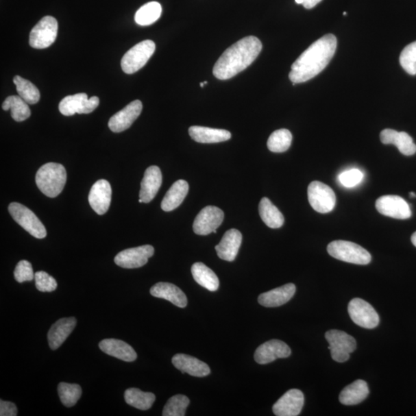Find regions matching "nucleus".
Listing matches in <instances>:
<instances>
[{"label": "nucleus", "instance_id": "1", "mask_svg": "<svg viewBox=\"0 0 416 416\" xmlns=\"http://www.w3.org/2000/svg\"><path fill=\"white\" fill-rule=\"evenodd\" d=\"M337 48V39L332 34L315 41L291 66V82L293 85L305 83L318 75L330 63Z\"/></svg>", "mask_w": 416, "mask_h": 416}, {"label": "nucleus", "instance_id": "2", "mask_svg": "<svg viewBox=\"0 0 416 416\" xmlns=\"http://www.w3.org/2000/svg\"><path fill=\"white\" fill-rule=\"evenodd\" d=\"M262 49V42L256 36H247L235 42L216 62L213 69L215 77L221 80L234 77L249 66Z\"/></svg>", "mask_w": 416, "mask_h": 416}, {"label": "nucleus", "instance_id": "3", "mask_svg": "<svg viewBox=\"0 0 416 416\" xmlns=\"http://www.w3.org/2000/svg\"><path fill=\"white\" fill-rule=\"evenodd\" d=\"M66 182L65 167L57 163L42 165L36 175L37 187L49 197H58L64 190Z\"/></svg>", "mask_w": 416, "mask_h": 416}, {"label": "nucleus", "instance_id": "4", "mask_svg": "<svg viewBox=\"0 0 416 416\" xmlns=\"http://www.w3.org/2000/svg\"><path fill=\"white\" fill-rule=\"evenodd\" d=\"M327 250L332 258L347 263L366 265L371 260L367 250L351 241H334L328 245Z\"/></svg>", "mask_w": 416, "mask_h": 416}, {"label": "nucleus", "instance_id": "5", "mask_svg": "<svg viewBox=\"0 0 416 416\" xmlns=\"http://www.w3.org/2000/svg\"><path fill=\"white\" fill-rule=\"evenodd\" d=\"M155 49H156V45L154 42L147 40L129 49L121 60L123 71L127 74L139 71L151 59Z\"/></svg>", "mask_w": 416, "mask_h": 416}, {"label": "nucleus", "instance_id": "6", "mask_svg": "<svg viewBox=\"0 0 416 416\" xmlns=\"http://www.w3.org/2000/svg\"><path fill=\"white\" fill-rule=\"evenodd\" d=\"M9 212L18 225L26 230L34 238L38 239L46 238L47 230L32 210L20 203L12 202L10 204Z\"/></svg>", "mask_w": 416, "mask_h": 416}, {"label": "nucleus", "instance_id": "7", "mask_svg": "<svg viewBox=\"0 0 416 416\" xmlns=\"http://www.w3.org/2000/svg\"><path fill=\"white\" fill-rule=\"evenodd\" d=\"M326 339L329 344L328 350L334 361L343 363L350 358V354L355 352L357 343L355 339L345 332L330 330L326 333Z\"/></svg>", "mask_w": 416, "mask_h": 416}, {"label": "nucleus", "instance_id": "8", "mask_svg": "<svg viewBox=\"0 0 416 416\" xmlns=\"http://www.w3.org/2000/svg\"><path fill=\"white\" fill-rule=\"evenodd\" d=\"M58 23L53 16L43 17L31 30L29 45L34 49L51 47L57 39Z\"/></svg>", "mask_w": 416, "mask_h": 416}, {"label": "nucleus", "instance_id": "9", "mask_svg": "<svg viewBox=\"0 0 416 416\" xmlns=\"http://www.w3.org/2000/svg\"><path fill=\"white\" fill-rule=\"evenodd\" d=\"M308 201L317 212H331L337 203V196L333 190L326 184L313 182L308 188Z\"/></svg>", "mask_w": 416, "mask_h": 416}, {"label": "nucleus", "instance_id": "10", "mask_svg": "<svg viewBox=\"0 0 416 416\" xmlns=\"http://www.w3.org/2000/svg\"><path fill=\"white\" fill-rule=\"evenodd\" d=\"M100 103V99L80 93L75 95L67 96L61 101L59 105L60 113L64 116H73L76 114H90L96 110Z\"/></svg>", "mask_w": 416, "mask_h": 416}, {"label": "nucleus", "instance_id": "11", "mask_svg": "<svg viewBox=\"0 0 416 416\" xmlns=\"http://www.w3.org/2000/svg\"><path fill=\"white\" fill-rule=\"evenodd\" d=\"M352 320L360 327L375 328L380 324V316L369 303L361 299H354L347 307Z\"/></svg>", "mask_w": 416, "mask_h": 416}, {"label": "nucleus", "instance_id": "12", "mask_svg": "<svg viewBox=\"0 0 416 416\" xmlns=\"http://www.w3.org/2000/svg\"><path fill=\"white\" fill-rule=\"evenodd\" d=\"M378 212L393 219L406 220L412 217L409 204L402 197L397 195L382 196L376 202Z\"/></svg>", "mask_w": 416, "mask_h": 416}, {"label": "nucleus", "instance_id": "13", "mask_svg": "<svg viewBox=\"0 0 416 416\" xmlns=\"http://www.w3.org/2000/svg\"><path fill=\"white\" fill-rule=\"evenodd\" d=\"M154 254V248L151 245L129 248L118 253L114 258V262L123 269H138L145 265Z\"/></svg>", "mask_w": 416, "mask_h": 416}, {"label": "nucleus", "instance_id": "14", "mask_svg": "<svg viewBox=\"0 0 416 416\" xmlns=\"http://www.w3.org/2000/svg\"><path fill=\"white\" fill-rule=\"evenodd\" d=\"M225 214L223 210L214 206L203 208L196 217L193 229L196 234L208 235L217 231L221 225Z\"/></svg>", "mask_w": 416, "mask_h": 416}, {"label": "nucleus", "instance_id": "15", "mask_svg": "<svg viewBox=\"0 0 416 416\" xmlns=\"http://www.w3.org/2000/svg\"><path fill=\"white\" fill-rule=\"evenodd\" d=\"M291 354V350L286 343L273 339L258 347L254 353V360L260 365H265L274 362L278 358H288Z\"/></svg>", "mask_w": 416, "mask_h": 416}, {"label": "nucleus", "instance_id": "16", "mask_svg": "<svg viewBox=\"0 0 416 416\" xmlns=\"http://www.w3.org/2000/svg\"><path fill=\"white\" fill-rule=\"evenodd\" d=\"M305 397L299 389H291L273 406V413L277 416L299 415L304 406Z\"/></svg>", "mask_w": 416, "mask_h": 416}, {"label": "nucleus", "instance_id": "17", "mask_svg": "<svg viewBox=\"0 0 416 416\" xmlns=\"http://www.w3.org/2000/svg\"><path fill=\"white\" fill-rule=\"evenodd\" d=\"M142 108V103L138 100L130 103L110 118L108 123L110 129L114 133H121L127 130L138 119Z\"/></svg>", "mask_w": 416, "mask_h": 416}, {"label": "nucleus", "instance_id": "18", "mask_svg": "<svg viewBox=\"0 0 416 416\" xmlns=\"http://www.w3.org/2000/svg\"><path fill=\"white\" fill-rule=\"evenodd\" d=\"M112 197L110 183L106 180H99L92 186L88 200L90 206L99 215L107 213L109 210Z\"/></svg>", "mask_w": 416, "mask_h": 416}, {"label": "nucleus", "instance_id": "19", "mask_svg": "<svg viewBox=\"0 0 416 416\" xmlns=\"http://www.w3.org/2000/svg\"><path fill=\"white\" fill-rule=\"evenodd\" d=\"M162 184V173L157 166L149 167L140 184V203L151 202Z\"/></svg>", "mask_w": 416, "mask_h": 416}, {"label": "nucleus", "instance_id": "20", "mask_svg": "<svg viewBox=\"0 0 416 416\" xmlns=\"http://www.w3.org/2000/svg\"><path fill=\"white\" fill-rule=\"evenodd\" d=\"M241 242L242 234L238 230H229L215 247L217 256L227 262H233L238 256Z\"/></svg>", "mask_w": 416, "mask_h": 416}, {"label": "nucleus", "instance_id": "21", "mask_svg": "<svg viewBox=\"0 0 416 416\" xmlns=\"http://www.w3.org/2000/svg\"><path fill=\"white\" fill-rule=\"evenodd\" d=\"M77 326L75 318L61 319L54 323L47 334L48 343L52 350H57L64 343Z\"/></svg>", "mask_w": 416, "mask_h": 416}, {"label": "nucleus", "instance_id": "22", "mask_svg": "<svg viewBox=\"0 0 416 416\" xmlns=\"http://www.w3.org/2000/svg\"><path fill=\"white\" fill-rule=\"evenodd\" d=\"M296 287L293 283L283 285L282 287L271 290L268 293L260 295L258 302L266 308H275L284 305L295 294Z\"/></svg>", "mask_w": 416, "mask_h": 416}, {"label": "nucleus", "instance_id": "23", "mask_svg": "<svg viewBox=\"0 0 416 416\" xmlns=\"http://www.w3.org/2000/svg\"><path fill=\"white\" fill-rule=\"evenodd\" d=\"M172 363L182 374H188L191 376L204 377L210 374V369L206 363L184 354H177L172 358Z\"/></svg>", "mask_w": 416, "mask_h": 416}, {"label": "nucleus", "instance_id": "24", "mask_svg": "<svg viewBox=\"0 0 416 416\" xmlns=\"http://www.w3.org/2000/svg\"><path fill=\"white\" fill-rule=\"evenodd\" d=\"M99 347L102 352L122 361L132 363L138 355L132 346L119 339H107L101 341Z\"/></svg>", "mask_w": 416, "mask_h": 416}, {"label": "nucleus", "instance_id": "25", "mask_svg": "<svg viewBox=\"0 0 416 416\" xmlns=\"http://www.w3.org/2000/svg\"><path fill=\"white\" fill-rule=\"evenodd\" d=\"M384 145H394L406 156H412L416 153V145L411 136L406 132H398L392 129H384L380 134Z\"/></svg>", "mask_w": 416, "mask_h": 416}, {"label": "nucleus", "instance_id": "26", "mask_svg": "<svg viewBox=\"0 0 416 416\" xmlns=\"http://www.w3.org/2000/svg\"><path fill=\"white\" fill-rule=\"evenodd\" d=\"M150 293L152 296L169 301L179 308H183L188 305L187 296L183 291L171 283H157L151 289Z\"/></svg>", "mask_w": 416, "mask_h": 416}, {"label": "nucleus", "instance_id": "27", "mask_svg": "<svg viewBox=\"0 0 416 416\" xmlns=\"http://www.w3.org/2000/svg\"><path fill=\"white\" fill-rule=\"evenodd\" d=\"M188 132L192 139L201 144H215L227 141L232 138V134L228 130L222 129L192 126Z\"/></svg>", "mask_w": 416, "mask_h": 416}, {"label": "nucleus", "instance_id": "28", "mask_svg": "<svg viewBox=\"0 0 416 416\" xmlns=\"http://www.w3.org/2000/svg\"><path fill=\"white\" fill-rule=\"evenodd\" d=\"M369 395L368 384L363 380H356L341 391L339 401L345 406L359 404Z\"/></svg>", "mask_w": 416, "mask_h": 416}, {"label": "nucleus", "instance_id": "29", "mask_svg": "<svg viewBox=\"0 0 416 416\" xmlns=\"http://www.w3.org/2000/svg\"><path fill=\"white\" fill-rule=\"evenodd\" d=\"M189 191V184L184 180H179L175 184H173L169 191L167 192L162 202H161V208L163 210H173L178 208L188 195Z\"/></svg>", "mask_w": 416, "mask_h": 416}, {"label": "nucleus", "instance_id": "30", "mask_svg": "<svg viewBox=\"0 0 416 416\" xmlns=\"http://www.w3.org/2000/svg\"><path fill=\"white\" fill-rule=\"evenodd\" d=\"M192 276L197 284L210 291H215L219 288V279L208 266L197 262L191 267Z\"/></svg>", "mask_w": 416, "mask_h": 416}, {"label": "nucleus", "instance_id": "31", "mask_svg": "<svg viewBox=\"0 0 416 416\" xmlns=\"http://www.w3.org/2000/svg\"><path fill=\"white\" fill-rule=\"evenodd\" d=\"M259 214L265 225L271 228H280L284 219L281 211L271 203L268 197H263L259 204Z\"/></svg>", "mask_w": 416, "mask_h": 416}, {"label": "nucleus", "instance_id": "32", "mask_svg": "<svg viewBox=\"0 0 416 416\" xmlns=\"http://www.w3.org/2000/svg\"><path fill=\"white\" fill-rule=\"evenodd\" d=\"M124 399L128 405L140 411H147L153 406L156 397L151 393H145L139 389L130 388L125 391Z\"/></svg>", "mask_w": 416, "mask_h": 416}, {"label": "nucleus", "instance_id": "33", "mask_svg": "<svg viewBox=\"0 0 416 416\" xmlns=\"http://www.w3.org/2000/svg\"><path fill=\"white\" fill-rule=\"evenodd\" d=\"M3 109L11 111L12 119L22 122L28 119L31 112L28 103L24 101L20 96H10L3 103Z\"/></svg>", "mask_w": 416, "mask_h": 416}, {"label": "nucleus", "instance_id": "34", "mask_svg": "<svg viewBox=\"0 0 416 416\" xmlns=\"http://www.w3.org/2000/svg\"><path fill=\"white\" fill-rule=\"evenodd\" d=\"M162 8L158 2H150L140 8L135 14V21L140 26H150L160 17Z\"/></svg>", "mask_w": 416, "mask_h": 416}, {"label": "nucleus", "instance_id": "35", "mask_svg": "<svg viewBox=\"0 0 416 416\" xmlns=\"http://www.w3.org/2000/svg\"><path fill=\"white\" fill-rule=\"evenodd\" d=\"M293 141V134L287 129L276 130L269 136L268 148L274 153H283L287 151Z\"/></svg>", "mask_w": 416, "mask_h": 416}, {"label": "nucleus", "instance_id": "36", "mask_svg": "<svg viewBox=\"0 0 416 416\" xmlns=\"http://www.w3.org/2000/svg\"><path fill=\"white\" fill-rule=\"evenodd\" d=\"M14 82L16 86L19 95L28 104H35L39 102L40 93L36 86L20 76H16Z\"/></svg>", "mask_w": 416, "mask_h": 416}, {"label": "nucleus", "instance_id": "37", "mask_svg": "<svg viewBox=\"0 0 416 416\" xmlns=\"http://www.w3.org/2000/svg\"><path fill=\"white\" fill-rule=\"evenodd\" d=\"M58 394L64 406L73 407L82 397V389L77 384L60 382L58 386Z\"/></svg>", "mask_w": 416, "mask_h": 416}, {"label": "nucleus", "instance_id": "38", "mask_svg": "<svg viewBox=\"0 0 416 416\" xmlns=\"http://www.w3.org/2000/svg\"><path fill=\"white\" fill-rule=\"evenodd\" d=\"M190 404V400L184 395H176L167 401L164 408V416H184L186 409Z\"/></svg>", "mask_w": 416, "mask_h": 416}, {"label": "nucleus", "instance_id": "39", "mask_svg": "<svg viewBox=\"0 0 416 416\" xmlns=\"http://www.w3.org/2000/svg\"><path fill=\"white\" fill-rule=\"evenodd\" d=\"M400 62L404 71L411 74H416V41L406 46L401 53Z\"/></svg>", "mask_w": 416, "mask_h": 416}, {"label": "nucleus", "instance_id": "40", "mask_svg": "<svg viewBox=\"0 0 416 416\" xmlns=\"http://www.w3.org/2000/svg\"><path fill=\"white\" fill-rule=\"evenodd\" d=\"M34 278L37 290L42 293H51L58 288L57 281L45 271L36 272Z\"/></svg>", "mask_w": 416, "mask_h": 416}, {"label": "nucleus", "instance_id": "41", "mask_svg": "<svg viewBox=\"0 0 416 416\" xmlns=\"http://www.w3.org/2000/svg\"><path fill=\"white\" fill-rule=\"evenodd\" d=\"M35 275L32 265L26 260H22L19 262L14 271V278L19 283L32 281Z\"/></svg>", "mask_w": 416, "mask_h": 416}, {"label": "nucleus", "instance_id": "42", "mask_svg": "<svg viewBox=\"0 0 416 416\" xmlns=\"http://www.w3.org/2000/svg\"><path fill=\"white\" fill-rule=\"evenodd\" d=\"M363 173L358 169L344 171L339 176L340 183L345 188L356 187L363 182Z\"/></svg>", "mask_w": 416, "mask_h": 416}, {"label": "nucleus", "instance_id": "43", "mask_svg": "<svg viewBox=\"0 0 416 416\" xmlns=\"http://www.w3.org/2000/svg\"><path fill=\"white\" fill-rule=\"evenodd\" d=\"M0 415L16 416L17 408L14 403L3 400L0 401Z\"/></svg>", "mask_w": 416, "mask_h": 416}, {"label": "nucleus", "instance_id": "44", "mask_svg": "<svg viewBox=\"0 0 416 416\" xmlns=\"http://www.w3.org/2000/svg\"><path fill=\"white\" fill-rule=\"evenodd\" d=\"M321 1V0H303L302 5L306 9L310 10L315 8V6Z\"/></svg>", "mask_w": 416, "mask_h": 416}, {"label": "nucleus", "instance_id": "45", "mask_svg": "<svg viewBox=\"0 0 416 416\" xmlns=\"http://www.w3.org/2000/svg\"><path fill=\"white\" fill-rule=\"evenodd\" d=\"M412 243L416 247V232L412 235Z\"/></svg>", "mask_w": 416, "mask_h": 416}, {"label": "nucleus", "instance_id": "46", "mask_svg": "<svg viewBox=\"0 0 416 416\" xmlns=\"http://www.w3.org/2000/svg\"><path fill=\"white\" fill-rule=\"evenodd\" d=\"M409 195H411V197L412 198L416 197V195L414 193V192H411V193H409Z\"/></svg>", "mask_w": 416, "mask_h": 416}, {"label": "nucleus", "instance_id": "47", "mask_svg": "<svg viewBox=\"0 0 416 416\" xmlns=\"http://www.w3.org/2000/svg\"><path fill=\"white\" fill-rule=\"evenodd\" d=\"M297 4H302L303 0H295Z\"/></svg>", "mask_w": 416, "mask_h": 416}, {"label": "nucleus", "instance_id": "48", "mask_svg": "<svg viewBox=\"0 0 416 416\" xmlns=\"http://www.w3.org/2000/svg\"><path fill=\"white\" fill-rule=\"evenodd\" d=\"M204 85H206V84H204V83H201V84H200V86H201V88H204Z\"/></svg>", "mask_w": 416, "mask_h": 416}, {"label": "nucleus", "instance_id": "49", "mask_svg": "<svg viewBox=\"0 0 416 416\" xmlns=\"http://www.w3.org/2000/svg\"><path fill=\"white\" fill-rule=\"evenodd\" d=\"M346 14H346V12H343V15H344V16H346Z\"/></svg>", "mask_w": 416, "mask_h": 416}, {"label": "nucleus", "instance_id": "50", "mask_svg": "<svg viewBox=\"0 0 416 416\" xmlns=\"http://www.w3.org/2000/svg\"><path fill=\"white\" fill-rule=\"evenodd\" d=\"M204 84H206H206H208V82H204Z\"/></svg>", "mask_w": 416, "mask_h": 416}]
</instances>
